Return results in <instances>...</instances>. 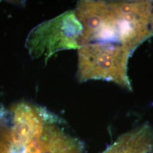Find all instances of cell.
Returning a JSON list of instances; mask_svg holds the SVG:
<instances>
[{
	"label": "cell",
	"mask_w": 153,
	"mask_h": 153,
	"mask_svg": "<svg viewBox=\"0 0 153 153\" xmlns=\"http://www.w3.org/2000/svg\"><path fill=\"white\" fill-rule=\"evenodd\" d=\"M131 51L109 43H92L78 49L77 77L80 82L101 79L131 90L127 65Z\"/></svg>",
	"instance_id": "cell-1"
},
{
	"label": "cell",
	"mask_w": 153,
	"mask_h": 153,
	"mask_svg": "<svg viewBox=\"0 0 153 153\" xmlns=\"http://www.w3.org/2000/svg\"><path fill=\"white\" fill-rule=\"evenodd\" d=\"M11 145L10 143L0 144V153H10Z\"/></svg>",
	"instance_id": "cell-7"
},
{
	"label": "cell",
	"mask_w": 153,
	"mask_h": 153,
	"mask_svg": "<svg viewBox=\"0 0 153 153\" xmlns=\"http://www.w3.org/2000/svg\"><path fill=\"white\" fill-rule=\"evenodd\" d=\"M53 116L42 108L26 103L16 104L11 117L10 153H25L26 145L33 139L41 137L46 123Z\"/></svg>",
	"instance_id": "cell-3"
},
{
	"label": "cell",
	"mask_w": 153,
	"mask_h": 153,
	"mask_svg": "<svg viewBox=\"0 0 153 153\" xmlns=\"http://www.w3.org/2000/svg\"><path fill=\"white\" fill-rule=\"evenodd\" d=\"M153 149V130L143 126L122 136L103 153H151Z\"/></svg>",
	"instance_id": "cell-4"
},
{
	"label": "cell",
	"mask_w": 153,
	"mask_h": 153,
	"mask_svg": "<svg viewBox=\"0 0 153 153\" xmlns=\"http://www.w3.org/2000/svg\"><path fill=\"white\" fill-rule=\"evenodd\" d=\"M58 119L48 121L40 139L41 153H79L76 143L68 138L56 126Z\"/></svg>",
	"instance_id": "cell-5"
},
{
	"label": "cell",
	"mask_w": 153,
	"mask_h": 153,
	"mask_svg": "<svg viewBox=\"0 0 153 153\" xmlns=\"http://www.w3.org/2000/svg\"><path fill=\"white\" fill-rule=\"evenodd\" d=\"M82 33L75 12L66 11L34 28L28 34L26 47L33 59L47 60L61 51L79 49Z\"/></svg>",
	"instance_id": "cell-2"
},
{
	"label": "cell",
	"mask_w": 153,
	"mask_h": 153,
	"mask_svg": "<svg viewBox=\"0 0 153 153\" xmlns=\"http://www.w3.org/2000/svg\"><path fill=\"white\" fill-rule=\"evenodd\" d=\"M40 138H34L28 143L26 147L25 153H41Z\"/></svg>",
	"instance_id": "cell-6"
}]
</instances>
